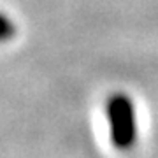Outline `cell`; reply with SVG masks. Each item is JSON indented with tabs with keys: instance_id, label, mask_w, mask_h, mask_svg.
Wrapping results in <instances>:
<instances>
[{
	"instance_id": "cell-1",
	"label": "cell",
	"mask_w": 158,
	"mask_h": 158,
	"mask_svg": "<svg viewBox=\"0 0 158 158\" xmlns=\"http://www.w3.org/2000/svg\"><path fill=\"white\" fill-rule=\"evenodd\" d=\"M106 111L113 146L119 151L132 149L137 141V119L132 98L125 93H113L107 100Z\"/></svg>"
},
{
	"instance_id": "cell-2",
	"label": "cell",
	"mask_w": 158,
	"mask_h": 158,
	"mask_svg": "<svg viewBox=\"0 0 158 158\" xmlns=\"http://www.w3.org/2000/svg\"><path fill=\"white\" fill-rule=\"evenodd\" d=\"M16 35V27L9 16L0 12V42H6V40L12 39Z\"/></svg>"
}]
</instances>
